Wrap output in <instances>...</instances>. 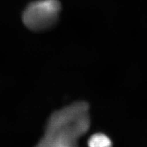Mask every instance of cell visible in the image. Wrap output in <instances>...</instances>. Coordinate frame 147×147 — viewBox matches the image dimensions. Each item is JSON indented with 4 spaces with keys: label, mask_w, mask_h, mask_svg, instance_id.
Returning a JSON list of instances; mask_svg holds the SVG:
<instances>
[{
    "label": "cell",
    "mask_w": 147,
    "mask_h": 147,
    "mask_svg": "<svg viewBox=\"0 0 147 147\" xmlns=\"http://www.w3.org/2000/svg\"><path fill=\"white\" fill-rule=\"evenodd\" d=\"M88 118L77 111L64 108L53 113L44 135L35 147H78L77 141L89 129Z\"/></svg>",
    "instance_id": "cell-1"
},
{
    "label": "cell",
    "mask_w": 147,
    "mask_h": 147,
    "mask_svg": "<svg viewBox=\"0 0 147 147\" xmlns=\"http://www.w3.org/2000/svg\"><path fill=\"white\" fill-rule=\"evenodd\" d=\"M61 5L58 0H39L30 3L22 14V21L28 29L43 31L58 21Z\"/></svg>",
    "instance_id": "cell-2"
},
{
    "label": "cell",
    "mask_w": 147,
    "mask_h": 147,
    "mask_svg": "<svg viewBox=\"0 0 147 147\" xmlns=\"http://www.w3.org/2000/svg\"><path fill=\"white\" fill-rule=\"evenodd\" d=\"M88 147H111L110 139L103 134H95L90 137L88 142Z\"/></svg>",
    "instance_id": "cell-3"
}]
</instances>
